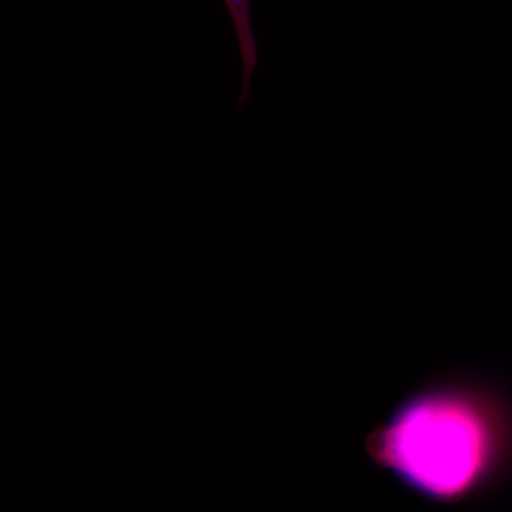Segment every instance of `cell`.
I'll list each match as a JSON object with an SVG mask.
<instances>
[{
  "instance_id": "obj_1",
  "label": "cell",
  "mask_w": 512,
  "mask_h": 512,
  "mask_svg": "<svg viewBox=\"0 0 512 512\" xmlns=\"http://www.w3.org/2000/svg\"><path fill=\"white\" fill-rule=\"evenodd\" d=\"M380 463L403 483L440 500L477 484L493 453L487 417L467 397L431 390L404 403L373 439Z\"/></svg>"
},
{
  "instance_id": "obj_2",
  "label": "cell",
  "mask_w": 512,
  "mask_h": 512,
  "mask_svg": "<svg viewBox=\"0 0 512 512\" xmlns=\"http://www.w3.org/2000/svg\"><path fill=\"white\" fill-rule=\"evenodd\" d=\"M235 32H237L239 50H241L242 64H244V79H242L241 100L239 104L245 106L251 96L252 74H254L256 60V46L251 23V0H224Z\"/></svg>"
}]
</instances>
